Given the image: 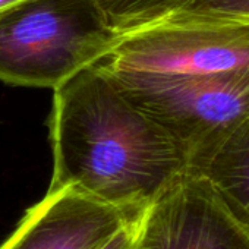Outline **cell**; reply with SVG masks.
I'll list each match as a JSON object with an SVG mask.
<instances>
[{"label": "cell", "instance_id": "obj_5", "mask_svg": "<svg viewBox=\"0 0 249 249\" xmlns=\"http://www.w3.org/2000/svg\"><path fill=\"white\" fill-rule=\"evenodd\" d=\"M135 249H249V227L188 169L135 220Z\"/></svg>", "mask_w": 249, "mask_h": 249}, {"label": "cell", "instance_id": "obj_2", "mask_svg": "<svg viewBox=\"0 0 249 249\" xmlns=\"http://www.w3.org/2000/svg\"><path fill=\"white\" fill-rule=\"evenodd\" d=\"M94 0H22L0 12V81L56 88L119 41Z\"/></svg>", "mask_w": 249, "mask_h": 249}, {"label": "cell", "instance_id": "obj_7", "mask_svg": "<svg viewBox=\"0 0 249 249\" xmlns=\"http://www.w3.org/2000/svg\"><path fill=\"white\" fill-rule=\"evenodd\" d=\"M189 170L205 176L249 227V119L213 154Z\"/></svg>", "mask_w": 249, "mask_h": 249}, {"label": "cell", "instance_id": "obj_1", "mask_svg": "<svg viewBox=\"0 0 249 249\" xmlns=\"http://www.w3.org/2000/svg\"><path fill=\"white\" fill-rule=\"evenodd\" d=\"M50 140V188L72 186L131 218L188 170L167 129L94 65L54 88Z\"/></svg>", "mask_w": 249, "mask_h": 249}, {"label": "cell", "instance_id": "obj_10", "mask_svg": "<svg viewBox=\"0 0 249 249\" xmlns=\"http://www.w3.org/2000/svg\"><path fill=\"white\" fill-rule=\"evenodd\" d=\"M135 220L123 226L101 249H135Z\"/></svg>", "mask_w": 249, "mask_h": 249}, {"label": "cell", "instance_id": "obj_11", "mask_svg": "<svg viewBox=\"0 0 249 249\" xmlns=\"http://www.w3.org/2000/svg\"><path fill=\"white\" fill-rule=\"evenodd\" d=\"M19 2H22V0H0V12L6 11L8 8H11V6L17 5V3H19Z\"/></svg>", "mask_w": 249, "mask_h": 249}, {"label": "cell", "instance_id": "obj_8", "mask_svg": "<svg viewBox=\"0 0 249 249\" xmlns=\"http://www.w3.org/2000/svg\"><path fill=\"white\" fill-rule=\"evenodd\" d=\"M107 27L124 34L176 12L186 0H94Z\"/></svg>", "mask_w": 249, "mask_h": 249}, {"label": "cell", "instance_id": "obj_3", "mask_svg": "<svg viewBox=\"0 0 249 249\" xmlns=\"http://www.w3.org/2000/svg\"><path fill=\"white\" fill-rule=\"evenodd\" d=\"M97 68L167 129L182 147L188 169L213 154L249 119V68L195 76Z\"/></svg>", "mask_w": 249, "mask_h": 249}, {"label": "cell", "instance_id": "obj_9", "mask_svg": "<svg viewBox=\"0 0 249 249\" xmlns=\"http://www.w3.org/2000/svg\"><path fill=\"white\" fill-rule=\"evenodd\" d=\"M170 15L185 19L249 24V0H186Z\"/></svg>", "mask_w": 249, "mask_h": 249}, {"label": "cell", "instance_id": "obj_6", "mask_svg": "<svg viewBox=\"0 0 249 249\" xmlns=\"http://www.w3.org/2000/svg\"><path fill=\"white\" fill-rule=\"evenodd\" d=\"M131 218L72 188H49L0 249H101Z\"/></svg>", "mask_w": 249, "mask_h": 249}, {"label": "cell", "instance_id": "obj_4", "mask_svg": "<svg viewBox=\"0 0 249 249\" xmlns=\"http://www.w3.org/2000/svg\"><path fill=\"white\" fill-rule=\"evenodd\" d=\"M92 65L161 76L210 75L249 68V24L166 17L122 34Z\"/></svg>", "mask_w": 249, "mask_h": 249}]
</instances>
